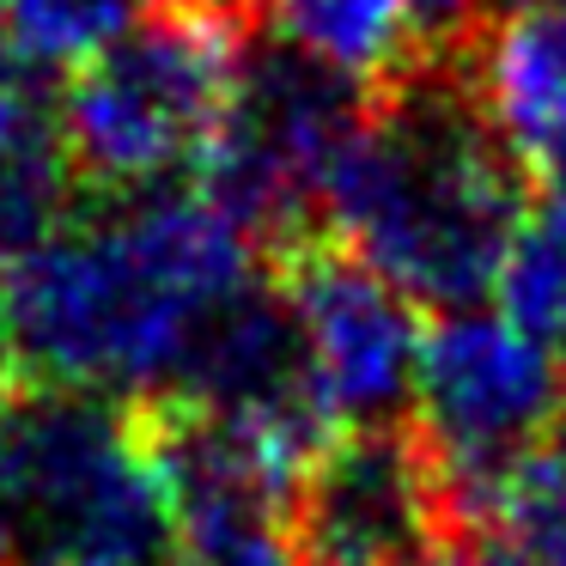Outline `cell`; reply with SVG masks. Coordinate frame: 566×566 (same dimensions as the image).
<instances>
[{"instance_id":"obj_1","label":"cell","mask_w":566,"mask_h":566,"mask_svg":"<svg viewBox=\"0 0 566 566\" xmlns=\"http://www.w3.org/2000/svg\"><path fill=\"white\" fill-rule=\"evenodd\" d=\"M269 274L213 201L135 196L62 226L7 281L25 378L104 396H171L208 323Z\"/></svg>"},{"instance_id":"obj_2","label":"cell","mask_w":566,"mask_h":566,"mask_svg":"<svg viewBox=\"0 0 566 566\" xmlns=\"http://www.w3.org/2000/svg\"><path fill=\"white\" fill-rule=\"evenodd\" d=\"M524 165L493 135L463 62H420L371 98L323 189V232L415 305L463 311L500 281Z\"/></svg>"},{"instance_id":"obj_3","label":"cell","mask_w":566,"mask_h":566,"mask_svg":"<svg viewBox=\"0 0 566 566\" xmlns=\"http://www.w3.org/2000/svg\"><path fill=\"white\" fill-rule=\"evenodd\" d=\"M0 566H177L147 396L43 378L0 390Z\"/></svg>"},{"instance_id":"obj_4","label":"cell","mask_w":566,"mask_h":566,"mask_svg":"<svg viewBox=\"0 0 566 566\" xmlns=\"http://www.w3.org/2000/svg\"><path fill=\"white\" fill-rule=\"evenodd\" d=\"M256 31V0H159L74 62L62 128L86 201H135L196 171Z\"/></svg>"},{"instance_id":"obj_5","label":"cell","mask_w":566,"mask_h":566,"mask_svg":"<svg viewBox=\"0 0 566 566\" xmlns=\"http://www.w3.org/2000/svg\"><path fill=\"white\" fill-rule=\"evenodd\" d=\"M366 111L371 92L256 31L220 135L196 165V196L274 256L293 238L323 232V189Z\"/></svg>"},{"instance_id":"obj_6","label":"cell","mask_w":566,"mask_h":566,"mask_svg":"<svg viewBox=\"0 0 566 566\" xmlns=\"http://www.w3.org/2000/svg\"><path fill=\"white\" fill-rule=\"evenodd\" d=\"M566 420V359L524 335L500 305L444 311L415 378V432L427 439L457 512L554 444Z\"/></svg>"},{"instance_id":"obj_7","label":"cell","mask_w":566,"mask_h":566,"mask_svg":"<svg viewBox=\"0 0 566 566\" xmlns=\"http://www.w3.org/2000/svg\"><path fill=\"white\" fill-rule=\"evenodd\" d=\"M269 274L311 347L329 427L402 420V408H415L420 347H427L415 298L396 293L378 269H366L329 232H305L281 244L269 256Z\"/></svg>"},{"instance_id":"obj_8","label":"cell","mask_w":566,"mask_h":566,"mask_svg":"<svg viewBox=\"0 0 566 566\" xmlns=\"http://www.w3.org/2000/svg\"><path fill=\"white\" fill-rule=\"evenodd\" d=\"M293 536L305 566H439L457 500L415 427H342L293 488Z\"/></svg>"},{"instance_id":"obj_9","label":"cell","mask_w":566,"mask_h":566,"mask_svg":"<svg viewBox=\"0 0 566 566\" xmlns=\"http://www.w3.org/2000/svg\"><path fill=\"white\" fill-rule=\"evenodd\" d=\"M457 62L524 177L566 189V0H505Z\"/></svg>"},{"instance_id":"obj_10","label":"cell","mask_w":566,"mask_h":566,"mask_svg":"<svg viewBox=\"0 0 566 566\" xmlns=\"http://www.w3.org/2000/svg\"><path fill=\"white\" fill-rule=\"evenodd\" d=\"M80 171L62 128V92L43 86V67L0 62V269H13L62 226H74Z\"/></svg>"},{"instance_id":"obj_11","label":"cell","mask_w":566,"mask_h":566,"mask_svg":"<svg viewBox=\"0 0 566 566\" xmlns=\"http://www.w3.org/2000/svg\"><path fill=\"white\" fill-rule=\"evenodd\" d=\"M262 31L298 50L305 62L354 80L359 92L378 98L420 62H432L415 38L402 0H256Z\"/></svg>"},{"instance_id":"obj_12","label":"cell","mask_w":566,"mask_h":566,"mask_svg":"<svg viewBox=\"0 0 566 566\" xmlns=\"http://www.w3.org/2000/svg\"><path fill=\"white\" fill-rule=\"evenodd\" d=\"M439 566H566V444H542L469 500Z\"/></svg>"},{"instance_id":"obj_13","label":"cell","mask_w":566,"mask_h":566,"mask_svg":"<svg viewBox=\"0 0 566 566\" xmlns=\"http://www.w3.org/2000/svg\"><path fill=\"white\" fill-rule=\"evenodd\" d=\"M493 305L566 359V189H542L505 244Z\"/></svg>"},{"instance_id":"obj_14","label":"cell","mask_w":566,"mask_h":566,"mask_svg":"<svg viewBox=\"0 0 566 566\" xmlns=\"http://www.w3.org/2000/svg\"><path fill=\"white\" fill-rule=\"evenodd\" d=\"M159 0H0V31L19 50V62L55 67L86 62L98 43L128 31Z\"/></svg>"},{"instance_id":"obj_15","label":"cell","mask_w":566,"mask_h":566,"mask_svg":"<svg viewBox=\"0 0 566 566\" xmlns=\"http://www.w3.org/2000/svg\"><path fill=\"white\" fill-rule=\"evenodd\" d=\"M415 19V38L432 62H457L469 43L488 31V19L500 13L505 0H402Z\"/></svg>"},{"instance_id":"obj_16","label":"cell","mask_w":566,"mask_h":566,"mask_svg":"<svg viewBox=\"0 0 566 566\" xmlns=\"http://www.w3.org/2000/svg\"><path fill=\"white\" fill-rule=\"evenodd\" d=\"M7 274V269H0ZM25 384V366H19V342H13V317H7V281H0V390Z\"/></svg>"}]
</instances>
